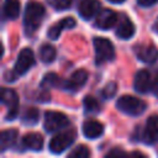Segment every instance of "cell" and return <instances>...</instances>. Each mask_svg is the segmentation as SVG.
I'll return each mask as SVG.
<instances>
[{
    "mask_svg": "<svg viewBox=\"0 0 158 158\" xmlns=\"http://www.w3.org/2000/svg\"><path fill=\"white\" fill-rule=\"evenodd\" d=\"M44 15L46 10L43 5L36 1L27 2L23 12V28L27 36H31L37 31V28L41 26L44 19Z\"/></svg>",
    "mask_w": 158,
    "mask_h": 158,
    "instance_id": "cell-1",
    "label": "cell"
},
{
    "mask_svg": "<svg viewBox=\"0 0 158 158\" xmlns=\"http://www.w3.org/2000/svg\"><path fill=\"white\" fill-rule=\"evenodd\" d=\"M116 107L130 116H138L143 114L147 109V105L143 100L135 98L132 95H123L116 101Z\"/></svg>",
    "mask_w": 158,
    "mask_h": 158,
    "instance_id": "cell-2",
    "label": "cell"
},
{
    "mask_svg": "<svg viewBox=\"0 0 158 158\" xmlns=\"http://www.w3.org/2000/svg\"><path fill=\"white\" fill-rule=\"evenodd\" d=\"M33 65H35V54H33V51L31 48H23L19 53L17 59H16L15 65H14V70L10 74L11 80H15V78L19 77V75L26 74Z\"/></svg>",
    "mask_w": 158,
    "mask_h": 158,
    "instance_id": "cell-3",
    "label": "cell"
},
{
    "mask_svg": "<svg viewBox=\"0 0 158 158\" xmlns=\"http://www.w3.org/2000/svg\"><path fill=\"white\" fill-rule=\"evenodd\" d=\"M94 49H95V59L98 64H102L105 62L112 60L115 57V48L111 41L104 37L94 38Z\"/></svg>",
    "mask_w": 158,
    "mask_h": 158,
    "instance_id": "cell-4",
    "label": "cell"
},
{
    "mask_svg": "<svg viewBox=\"0 0 158 158\" xmlns=\"http://www.w3.org/2000/svg\"><path fill=\"white\" fill-rule=\"evenodd\" d=\"M75 131L74 130H67L63 132H59L58 135L53 136V138L49 142V151L54 154H59L63 151H65L75 139Z\"/></svg>",
    "mask_w": 158,
    "mask_h": 158,
    "instance_id": "cell-5",
    "label": "cell"
},
{
    "mask_svg": "<svg viewBox=\"0 0 158 158\" xmlns=\"http://www.w3.org/2000/svg\"><path fill=\"white\" fill-rule=\"evenodd\" d=\"M69 125L68 117L58 111H47L44 114L43 127L47 132H56L59 131Z\"/></svg>",
    "mask_w": 158,
    "mask_h": 158,
    "instance_id": "cell-6",
    "label": "cell"
},
{
    "mask_svg": "<svg viewBox=\"0 0 158 158\" xmlns=\"http://www.w3.org/2000/svg\"><path fill=\"white\" fill-rule=\"evenodd\" d=\"M1 101L7 106L6 120H14L19 115V96L12 89H1Z\"/></svg>",
    "mask_w": 158,
    "mask_h": 158,
    "instance_id": "cell-7",
    "label": "cell"
},
{
    "mask_svg": "<svg viewBox=\"0 0 158 158\" xmlns=\"http://www.w3.org/2000/svg\"><path fill=\"white\" fill-rule=\"evenodd\" d=\"M142 139L147 144H153L158 141V116L157 115H151L146 121L143 133H142Z\"/></svg>",
    "mask_w": 158,
    "mask_h": 158,
    "instance_id": "cell-8",
    "label": "cell"
},
{
    "mask_svg": "<svg viewBox=\"0 0 158 158\" xmlns=\"http://www.w3.org/2000/svg\"><path fill=\"white\" fill-rule=\"evenodd\" d=\"M117 21V14L111 9H104L99 11L95 19V26L100 30H109L111 28Z\"/></svg>",
    "mask_w": 158,
    "mask_h": 158,
    "instance_id": "cell-9",
    "label": "cell"
},
{
    "mask_svg": "<svg viewBox=\"0 0 158 158\" xmlns=\"http://www.w3.org/2000/svg\"><path fill=\"white\" fill-rule=\"evenodd\" d=\"M152 78L148 70H139L136 73L133 79V88L141 94H146L152 89Z\"/></svg>",
    "mask_w": 158,
    "mask_h": 158,
    "instance_id": "cell-10",
    "label": "cell"
},
{
    "mask_svg": "<svg viewBox=\"0 0 158 158\" xmlns=\"http://www.w3.org/2000/svg\"><path fill=\"white\" fill-rule=\"evenodd\" d=\"M136 56L143 63H154L158 59V49L153 44H138L135 48Z\"/></svg>",
    "mask_w": 158,
    "mask_h": 158,
    "instance_id": "cell-11",
    "label": "cell"
},
{
    "mask_svg": "<svg viewBox=\"0 0 158 158\" xmlns=\"http://www.w3.org/2000/svg\"><path fill=\"white\" fill-rule=\"evenodd\" d=\"M86 80H88V73L84 69H79L75 70L67 81H64L63 88L69 91H77L86 83Z\"/></svg>",
    "mask_w": 158,
    "mask_h": 158,
    "instance_id": "cell-12",
    "label": "cell"
},
{
    "mask_svg": "<svg viewBox=\"0 0 158 158\" xmlns=\"http://www.w3.org/2000/svg\"><path fill=\"white\" fill-rule=\"evenodd\" d=\"M100 2L98 0H81L79 4V15L84 20H90L99 14Z\"/></svg>",
    "mask_w": 158,
    "mask_h": 158,
    "instance_id": "cell-13",
    "label": "cell"
},
{
    "mask_svg": "<svg viewBox=\"0 0 158 158\" xmlns=\"http://www.w3.org/2000/svg\"><path fill=\"white\" fill-rule=\"evenodd\" d=\"M74 26H75V20H74L73 17H64V19H62L59 22L52 25V26L48 28L47 36H48V38L56 41V40L60 36V33H62L63 30H65V28H72V27H74Z\"/></svg>",
    "mask_w": 158,
    "mask_h": 158,
    "instance_id": "cell-14",
    "label": "cell"
},
{
    "mask_svg": "<svg viewBox=\"0 0 158 158\" xmlns=\"http://www.w3.org/2000/svg\"><path fill=\"white\" fill-rule=\"evenodd\" d=\"M104 132V125L96 120H86L83 123V135L86 138L95 139L100 137Z\"/></svg>",
    "mask_w": 158,
    "mask_h": 158,
    "instance_id": "cell-15",
    "label": "cell"
},
{
    "mask_svg": "<svg viewBox=\"0 0 158 158\" xmlns=\"http://www.w3.org/2000/svg\"><path fill=\"white\" fill-rule=\"evenodd\" d=\"M135 32H136V27L133 22L130 19L123 16L116 27V36L121 40H128L135 35Z\"/></svg>",
    "mask_w": 158,
    "mask_h": 158,
    "instance_id": "cell-16",
    "label": "cell"
},
{
    "mask_svg": "<svg viewBox=\"0 0 158 158\" xmlns=\"http://www.w3.org/2000/svg\"><path fill=\"white\" fill-rule=\"evenodd\" d=\"M22 144L32 151H41L43 147V138L38 133H27L22 138Z\"/></svg>",
    "mask_w": 158,
    "mask_h": 158,
    "instance_id": "cell-17",
    "label": "cell"
},
{
    "mask_svg": "<svg viewBox=\"0 0 158 158\" xmlns=\"http://www.w3.org/2000/svg\"><path fill=\"white\" fill-rule=\"evenodd\" d=\"M17 139V131L14 128L5 130L0 133V148L1 151H6L7 148L12 147Z\"/></svg>",
    "mask_w": 158,
    "mask_h": 158,
    "instance_id": "cell-18",
    "label": "cell"
},
{
    "mask_svg": "<svg viewBox=\"0 0 158 158\" xmlns=\"http://www.w3.org/2000/svg\"><path fill=\"white\" fill-rule=\"evenodd\" d=\"M4 15L9 20H15L20 15V1L19 0H5L4 1Z\"/></svg>",
    "mask_w": 158,
    "mask_h": 158,
    "instance_id": "cell-19",
    "label": "cell"
},
{
    "mask_svg": "<svg viewBox=\"0 0 158 158\" xmlns=\"http://www.w3.org/2000/svg\"><path fill=\"white\" fill-rule=\"evenodd\" d=\"M64 86V81L60 80V78L56 73H47L41 83L42 89H48V88H59Z\"/></svg>",
    "mask_w": 158,
    "mask_h": 158,
    "instance_id": "cell-20",
    "label": "cell"
},
{
    "mask_svg": "<svg viewBox=\"0 0 158 158\" xmlns=\"http://www.w3.org/2000/svg\"><path fill=\"white\" fill-rule=\"evenodd\" d=\"M38 118H40V112L35 107H28L25 110V112L22 114L21 116V121L23 125H27V126H33L38 122Z\"/></svg>",
    "mask_w": 158,
    "mask_h": 158,
    "instance_id": "cell-21",
    "label": "cell"
},
{
    "mask_svg": "<svg viewBox=\"0 0 158 158\" xmlns=\"http://www.w3.org/2000/svg\"><path fill=\"white\" fill-rule=\"evenodd\" d=\"M38 53H40L41 60L43 63H46V64L52 63L54 60V58H56V49L51 44H42Z\"/></svg>",
    "mask_w": 158,
    "mask_h": 158,
    "instance_id": "cell-22",
    "label": "cell"
},
{
    "mask_svg": "<svg viewBox=\"0 0 158 158\" xmlns=\"http://www.w3.org/2000/svg\"><path fill=\"white\" fill-rule=\"evenodd\" d=\"M83 105H84V111L86 114H98L100 111V105L98 100L91 95H88L84 98Z\"/></svg>",
    "mask_w": 158,
    "mask_h": 158,
    "instance_id": "cell-23",
    "label": "cell"
},
{
    "mask_svg": "<svg viewBox=\"0 0 158 158\" xmlns=\"http://www.w3.org/2000/svg\"><path fill=\"white\" fill-rule=\"evenodd\" d=\"M116 91H117V85H116V83H115V81H110L109 84H106V85L102 88L100 95H101L102 99L107 100V99L114 98V96L116 95Z\"/></svg>",
    "mask_w": 158,
    "mask_h": 158,
    "instance_id": "cell-24",
    "label": "cell"
},
{
    "mask_svg": "<svg viewBox=\"0 0 158 158\" xmlns=\"http://www.w3.org/2000/svg\"><path fill=\"white\" fill-rule=\"evenodd\" d=\"M89 156H90V151H89L85 146H83V144L75 147V148H74L72 152H69V154H68L69 158H86V157H89Z\"/></svg>",
    "mask_w": 158,
    "mask_h": 158,
    "instance_id": "cell-25",
    "label": "cell"
},
{
    "mask_svg": "<svg viewBox=\"0 0 158 158\" xmlns=\"http://www.w3.org/2000/svg\"><path fill=\"white\" fill-rule=\"evenodd\" d=\"M48 4L56 10H65L72 6L73 0H47Z\"/></svg>",
    "mask_w": 158,
    "mask_h": 158,
    "instance_id": "cell-26",
    "label": "cell"
},
{
    "mask_svg": "<svg viewBox=\"0 0 158 158\" xmlns=\"http://www.w3.org/2000/svg\"><path fill=\"white\" fill-rule=\"evenodd\" d=\"M138 5L139 6H143V7H148V6H152L154 4L158 2V0H137Z\"/></svg>",
    "mask_w": 158,
    "mask_h": 158,
    "instance_id": "cell-27",
    "label": "cell"
},
{
    "mask_svg": "<svg viewBox=\"0 0 158 158\" xmlns=\"http://www.w3.org/2000/svg\"><path fill=\"white\" fill-rule=\"evenodd\" d=\"M151 91L158 98V74L154 77L153 81H152V89H151Z\"/></svg>",
    "mask_w": 158,
    "mask_h": 158,
    "instance_id": "cell-28",
    "label": "cell"
},
{
    "mask_svg": "<svg viewBox=\"0 0 158 158\" xmlns=\"http://www.w3.org/2000/svg\"><path fill=\"white\" fill-rule=\"evenodd\" d=\"M126 154H127L126 152H123L122 149H118V148H115L107 153V156H126Z\"/></svg>",
    "mask_w": 158,
    "mask_h": 158,
    "instance_id": "cell-29",
    "label": "cell"
},
{
    "mask_svg": "<svg viewBox=\"0 0 158 158\" xmlns=\"http://www.w3.org/2000/svg\"><path fill=\"white\" fill-rule=\"evenodd\" d=\"M152 28H153V31H154V32H157V33H158V17H157V20L154 21V23H153Z\"/></svg>",
    "mask_w": 158,
    "mask_h": 158,
    "instance_id": "cell-30",
    "label": "cell"
},
{
    "mask_svg": "<svg viewBox=\"0 0 158 158\" xmlns=\"http://www.w3.org/2000/svg\"><path fill=\"white\" fill-rule=\"evenodd\" d=\"M110 2H112V4H121V2H123L125 0H109Z\"/></svg>",
    "mask_w": 158,
    "mask_h": 158,
    "instance_id": "cell-31",
    "label": "cell"
}]
</instances>
